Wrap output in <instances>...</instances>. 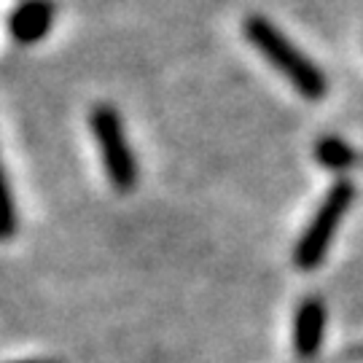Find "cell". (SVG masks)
I'll use <instances>...</instances> for the list:
<instances>
[{
    "label": "cell",
    "mask_w": 363,
    "mask_h": 363,
    "mask_svg": "<svg viewBox=\"0 0 363 363\" xmlns=\"http://www.w3.org/2000/svg\"><path fill=\"white\" fill-rule=\"evenodd\" d=\"M352 199H355V189L347 181H339L325 194L318 213L312 216V223L304 229L301 240H298L296 253H294V261H296V267L301 272H312V269L320 267V261L325 259L328 247L337 237L345 213L352 208Z\"/></svg>",
    "instance_id": "2"
},
{
    "label": "cell",
    "mask_w": 363,
    "mask_h": 363,
    "mask_svg": "<svg viewBox=\"0 0 363 363\" xmlns=\"http://www.w3.org/2000/svg\"><path fill=\"white\" fill-rule=\"evenodd\" d=\"M16 232V208H13L11 189L6 181V172L0 164V240H9Z\"/></svg>",
    "instance_id": "7"
},
{
    "label": "cell",
    "mask_w": 363,
    "mask_h": 363,
    "mask_svg": "<svg viewBox=\"0 0 363 363\" xmlns=\"http://www.w3.org/2000/svg\"><path fill=\"white\" fill-rule=\"evenodd\" d=\"M325 328V307L320 298H304L298 304L296 323H294V347L298 358H315L323 342Z\"/></svg>",
    "instance_id": "4"
},
{
    "label": "cell",
    "mask_w": 363,
    "mask_h": 363,
    "mask_svg": "<svg viewBox=\"0 0 363 363\" xmlns=\"http://www.w3.org/2000/svg\"><path fill=\"white\" fill-rule=\"evenodd\" d=\"M245 35L259 49L261 57L269 60V65L294 84V89L301 97H307V100H320L323 97L325 76L320 73V67L315 65L310 57H304V54L298 52L296 46L269 19L250 16L245 22Z\"/></svg>",
    "instance_id": "1"
},
{
    "label": "cell",
    "mask_w": 363,
    "mask_h": 363,
    "mask_svg": "<svg viewBox=\"0 0 363 363\" xmlns=\"http://www.w3.org/2000/svg\"><path fill=\"white\" fill-rule=\"evenodd\" d=\"M315 156L328 169H347L358 162V154L339 138H323L320 143L315 145Z\"/></svg>",
    "instance_id": "6"
},
{
    "label": "cell",
    "mask_w": 363,
    "mask_h": 363,
    "mask_svg": "<svg viewBox=\"0 0 363 363\" xmlns=\"http://www.w3.org/2000/svg\"><path fill=\"white\" fill-rule=\"evenodd\" d=\"M89 124L94 138H97V145H100V154H103V164L111 186L116 191H121V194L132 191L138 186V162H135L130 145H127L118 113L113 108H108V105H97L91 111Z\"/></svg>",
    "instance_id": "3"
},
{
    "label": "cell",
    "mask_w": 363,
    "mask_h": 363,
    "mask_svg": "<svg viewBox=\"0 0 363 363\" xmlns=\"http://www.w3.org/2000/svg\"><path fill=\"white\" fill-rule=\"evenodd\" d=\"M54 22V6L49 0H27L11 16V35L19 43H35L40 40Z\"/></svg>",
    "instance_id": "5"
}]
</instances>
